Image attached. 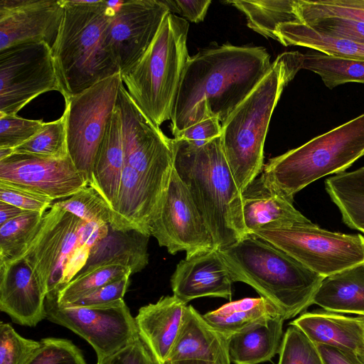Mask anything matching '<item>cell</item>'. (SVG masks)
Listing matches in <instances>:
<instances>
[{"instance_id": "cell-1", "label": "cell", "mask_w": 364, "mask_h": 364, "mask_svg": "<svg viewBox=\"0 0 364 364\" xmlns=\"http://www.w3.org/2000/svg\"><path fill=\"white\" fill-rule=\"evenodd\" d=\"M271 65L269 54L259 46L224 44L190 57L172 110L173 136L210 117L222 125Z\"/></svg>"}, {"instance_id": "cell-2", "label": "cell", "mask_w": 364, "mask_h": 364, "mask_svg": "<svg viewBox=\"0 0 364 364\" xmlns=\"http://www.w3.org/2000/svg\"><path fill=\"white\" fill-rule=\"evenodd\" d=\"M64 13L51 48L65 100L120 73L110 39L116 11L105 0H63Z\"/></svg>"}, {"instance_id": "cell-3", "label": "cell", "mask_w": 364, "mask_h": 364, "mask_svg": "<svg viewBox=\"0 0 364 364\" xmlns=\"http://www.w3.org/2000/svg\"><path fill=\"white\" fill-rule=\"evenodd\" d=\"M174 168L188 188L213 240L222 250L248 236L242 192L225 158L221 136L205 144L173 139Z\"/></svg>"}, {"instance_id": "cell-4", "label": "cell", "mask_w": 364, "mask_h": 364, "mask_svg": "<svg viewBox=\"0 0 364 364\" xmlns=\"http://www.w3.org/2000/svg\"><path fill=\"white\" fill-rule=\"evenodd\" d=\"M304 54H279L255 88L222 124L228 164L242 192L262 172L264 141L273 111L285 86L302 69Z\"/></svg>"}, {"instance_id": "cell-5", "label": "cell", "mask_w": 364, "mask_h": 364, "mask_svg": "<svg viewBox=\"0 0 364 364\" xmlns=\"http://www.w3.org/2000/svg\"><path fill=\"white\" fill-rule=\"evenodd\" d=\"M233 282L251 286L282 314L295 317L312 305L322 277L260 238L248 235L218 250Z\"/></svg>"}, {"instance_id": "cell-6", "label": "cell", "mask_w": 364, "mask_h": 364, "mask_svg": "<svg viewBox=\"0 0 364 364\" xmlns=\"http://www.w3.org/2000/svg\"><path fill=\"white\" fill-rule=\"evenodd\" d=\"M189 23L169 12L141 58L121 72L122 82L141 110L157 127L171 119L181 79L190 58Z\"/></svg>"}, {"instance_id": "cell-7", "label": "cell", "mask_w": 364, "mask_h": 364, "mask_svg": "<svg viewBox=\"0 0 364 364\" xmlns=\"http://www.w3.org/2000/svg\"><path fill=\"white\" fill-rule=\"evenodd\" d=\"M364 156V113L314 137L304 144L270 159L260 176L291 202L311 183L343 172Z\"/></svg>"}, {"instance_id": "cell-8", "label": "cell", "mask_w": 364, "mask_h": 364, "mask_svg": "<svg viewBox=\"0 0 364 364\" xmlns=\"http://www.w3.org/2000/svg\"><path fill=\"white\" fill-rule=\"evenodd\" d=\"M322 276L364 262V236L331 232L312 223L260 230L252 235Z\"/></svg>"}, {"instance_id": "cell-9", "label": "cell", "mask_w": 364, "mask_h": 364, "mask_svg": "<svg viewBox=\"0 0 364 364\" xmlns=\"http://www.w3.org/2000/svg\"><path fill=\"white\" fill-rule=\"evenodd\" d=\"M122 83L118 73L65 100L63 115L68 155L88 185L97 151L116 107Z\"/></svg>"}, {"instance_id": "cell-10", "label": "cell", "mask_w": 364, "mask_h": 364, "mask_svg": "<svg viewBox=\"0 0 364 364\" xmlns=\"http://www.w3.org/2000/svg\"><path fill=\"white\" fill-rule=\"evenodd\" d=\"M46 318L88 342L100 362L139 336L134 317L124 300L100 306H61L55 292L45 301Z\"/></svg>"}, {"instance_id": "cell-11", "label": "cell", "mask_w": 364, "mask_h": 364, "mask_svg": "<svg viewBox=\"0 0 364 364\" xmlns=\"http://www.w3.org/2000/svg\"><path fill=\"white\" fill-rule=\"evenodd\" d=\"M60 92L51 47L43 42L0 51V115H16L34 98Z\"/></svg>"}, {"instance_id": "cell-12", "label": "cell", "mask_w": 364, "mask_h": 364, "mask_svg": "<svg viewBox=\"0 0 364 364\" xmlns=\"http://www.w3.org/2000/svg\"><path fill=\"white\" fill-rule=\"evenodd\" d=\"M117 106L119 109L126 164L141 176L168 186L174 168L173 139L141 110L122 84Z\"/></svg>"}, {"instance_id": "cell-13", "label": "cell", "mask_w": 364, "mask_h": 364, "mask_svg": "<svg viewBox=\"0 0 364 364\" xmlns=\"http://www.w3.org/2000/svg\"><path fill=\"white\" fill-rule=\"evenodd\" d=\"M150 234L171 255L185 251L186 257H191L214 248L211 234L175 168Z\"/></svg>"}, {"instance_id": "cell-14", "label": "cell", "mask_w": 364, "mask_h": 364, "mask_svg": "<svg viewBox=\"0 0 364 364\" xmlns=\"http://www.w3.org/2000/svg\"><path fill=\"white\" fill-rule=\"evenodd\" d=\"M0 181L26 187L53 200L67 198L88 185L69 156L43 158L12 154L0 160Z\"/></svg>"}, {"instance_id": "cell-15", "label": "cell", "mask_w": 364, "mask_h": 364, "mask_svg": "<svg viewBox=\"0 0 364 364\" xmlns=\"http://www.w3.org/2000/svg\"><path fill=\"white\" fill-rule=\"evenodd\" d=\"M169 12L165 1L128 0L112 17L111 45L120 73L145 53Z\"/></svg>"}, {"instance_id": "cell-16", "label": "cell", "mask_w": 364, "mask_h": 364, "mask_svg": "<svg viewBox=\"0 0 364 364\" xmlns=\"http://www.w3.org/2000/svg\"><path fill=\"white\" fill-rule=\"evenodd\" d=\"M63 13V0H0V51L26 43L52 48Z\"/></svg>"}, {"instance_id": "cell-17", "label": "cell", "mask_w": 364, "mask_h": 364, "mask_svg": "<svg viewBox=\"0 0 364 364\" xmlns=\"http://www.w3.org/2000/svg\"><path fill=\"white\" fill-rule=\"evenodd\" d=\"M46 295L25 258L0 262V310L14 322L33 327L46 318Z\"/></svg>"}, {"instance_id": "cell-18", "label": "cell", "mask_w": 364, "mask_h": 364, "mask_svg": "<svg viewBox=\"0 0 364 364\" xmlns=\"http://www.w3.org/2000/svg\"><path fill=\"white\" fill-rule=\"evenodd\" d=\"M232 283L227 265L214 248L181 260L171 277L173 295L186 304L205 296L229 299Z\"/></svg>"}, {"instance_id": "cell-19", "label": "cell", "mask_w": 364, "mask_h": 364, "mask_svg": "<svg viewBox=\"0 0 364 364\" xmlns=\"http://www.w3.org/2000/svg\"><path fill=\"white\" fill-rule=\"evenodd\" d=\"M188 305L176 296H164L141 306L134 317L139 338L156 364H167Z\"/></svg>"}, {"instance_id": "cell-20", "label": "cell", "mask_w": 364, "mask_h": 364, "mask_svg": "<svg viewBox=\"0 0 364 364\" xmlns=\"http://www.w3.org/2000/svg\"><path fill=\"white\" fill-rule=\"evenodd\" d=\"M80 220L53 204L43 215L37 233L21 257L29 263L47 294L66 240Z\"/></svg>"}, {"instance_id": "cell-21", "label": "cell", "mask_w": 364, "mask_h": 364, "mask_svg": "<svg viewBox=\"0 0 364 364\" xmlns=\"http://www.w3.org/2000/svg\"><path fill=\"white\" fill-rule=\"evenodd\" d=\"M290 324L302 330L316 344L336 347L364 364V316L316 310L302 314Z\"/></svg>"}, {"instance_id": "cell-22", "label": "cell", "mask_w": 364, "mask_h": 364, "mask_svg": "<svg viewBox=\"0 0 364 364\" xmlns=\"http://www.w3.org/2000/svg\"><path fill=\"white\" fill-rule=\"evenodd\" d=\"M242 215L247 235L269 228L311 223L293 203L258 176L242 192Z\"/></svg>"}, {"instance_id": "cell-23", "label": "cell", "mask_w": 364, "mask_h": 364, "mask_svg": "<svg viewBox=\"0 0 364 364\" xmlns=\"http://www.w3.org/2000/svg\"><path fill=\"white\" fill-rule=\"evenodd\" d=\"M228 341L229 338L214 329L203 315L188 305L168 363L199 360L230 364Z\"/></svg>"}, {"instance_id": "cell-24", "label": "cell", "mask_w": 364, "mask_h": 364, "mask_svg": "<svg viewBox=\"0 0 364 364\" xmlns=\"http://www.w3.org/2000/svg\"><path fill=\"white\" fill-rule=\"evenodd\" d=\"M149 237L136 230L118 231L109 226L108 234L91 248L85 265L77 274L110 265L128 267L132 274L141 271L149 263Z\"/></svg>"}, {"instance_id": "cell-25", "label": "cell", "mask_w": 364, "mask_h": 364, "mask_svg": "<svg viewBox=\"0 0 364 364\" xmlns=\"http://www.w3.org/2000/svg\"><path fill=\"white\" fill-rule=\"evenodd\" d=\"M125 165L121 118L116 105L97 151L89 184L97 190L112 208L117 201Z\"/></svg>"}, {"instance_id": "cell-26", "label": "cell", "mask_w": 364, "mask_h": 364, "mask_svg": "<svg viewBox=\"0 0 364 364\" xmlns=\"http://www.w3.org/2000/svg\"><path fill=\"white\" fill-rule=\"evenodd\" d=\"M312 304L329 312L364 316V262L325 277Z\"/></svg>"}, {"instance_id": "cell-27", "label": "cell", "mask_w": 364, "mask_h": 364, "mask_svg": "<svg viewBox=\"0 0 364 364\" xmlns=\"http://www.w3.org/2000/svg\"><path fill=\"white\" fill-rule=\"evenodd\" d=\"M284 318L278 316L231 336L228 341L230 363L259 364L279 353L283 339Z\"/></svg>"}, {"instance_id": "cell-28", "label": "cell", "mask_w": 364, "mask_h": 364, "mask_svg": "<svg viewBox=\"0 0 364 364\" xmlns=\"http://www.w3.org/2000/svg\"><path fill=\"white\" fill-rule=\"evenodd\" d=\"M203 316L214 329L230 339L233 335L282 314L267 299L259 296L230 301Z\"/></svg>"}, {"instance_id": "cell-29", "label": "cell", "mask_w": 364, "mask_h": 364, "mask_svg": "<svg viewBox=\"0 0 364 364\" xmlns=\"http://www.w3.org/2000/svg\"><path fill=\"white\" fill-rule=\"evenodd\" d=\"M275 33L284 46H299L330 56L364 60V44L321 33L306 23L281 24Z\"/></svg>"}, {"instance_id": "cell-30", "label": "cell", "mask_w": 364, "mask_h": 364, "mask_svg": "<svg viewBox=\"0 0 364 364\" xmlns=\"http://www.w3.org/2000/svg\"><path fill=\"white\" fill-rule=\"evenodd\" d=\"M325 188L339 209L343 223L364 234V166L327 178Z\"/></svg>"}, {"instance_id": "cell-31", "label": "cell", "mask_w": 364, "mask_h": 364, "mask_svg": "<svg viewBox=\"0 0 364 364\" xmlns=\"http://www.w3.org/2000/svg\"><path fill=\"white\" fill-rule=\"evenodd\" d=\"M226 3L245 15L250 28L276 41L275 32L279 25L300 22L296 10V0H230Z\"/></svg>"}, {"instance_id": "cell-32", "label": "cell", "mask_w": 364, "mask_h": 364, "mask_svg": "<svg viewBox=\"0 0 364 364\" xmlns=\"http://www.w3.org/2000/svg\"><path fill=\"white\" fill-rule=\"evenodd\" d=\"M302 69L318 74L329 89L346 82L364 83V60L338 58L323 53L304 54Z\"/></svg>"}, {"instance_id": "cell-33", "label": "cell", "mask_w": 364, "mask_h": 364, "mask_svg": "<svg viewBox=\"0 0 364 364\" xmlns=\"http://www.w3.org/2000/svg\"><path fill=\"white\" fill-rule=\"evenodd\" d=\"M44 215L26 212L0 225V262L22 256L37 233Z\"/></svg>"}, {"instance_id": "cell-34", "label": "cell", "mask_w": 364, "mask_h": 364, "mask_svg": "<svg viewBox=\"0 0 364 364\" xmlns=\"http://www.w3.org/2000/svg\"><path fill=\"white\" fill-rule=\"evenodd\" d=\"M132 274L129 268L120 265L98 267L76 275L69 283L53 291L56 294L60 306L70 304L80 298L126 275Z\"/></svg>"}, {"instance_id": "cell-35", "label": "cell", "mask_w": 364, "mask_h": 364, "mask_svg": "<svg viewBox=\"0 0 364 364\" xmlns=\"http://www.w3.org/2000/svg\"><path fill=\"white\" fill-rule=\"evenodd\" d=\"M12 154L43 158L68 156L63 114L56 120L44 122L43 127L33 136L12 149Z\"/></svg>"}, {"instance_id": "cell-36", "label": "cell", "mask_w": 364, "mask_h": 364, "mask_svg": "<svg viewBox=\"0 0 364 364\" xmlns=\"http://www.w3.org/2000/svg\"><path fill=\"white\" fill-rule=\"evenodd\" d=\"M53 204L86 223H103L109 226L113 223L114 213L112 207L90 185Z\"/></svg>"}, {"instance_id": "cell-37", "label": "cell", "mask_w": 364, "mask_h": 364, "mask_svg": "<svg viewBox=\"0 0 364 364\" xmlns=\"http://www.w3.org/2000/svg\"><path fill=\"white\" fill-rule=\"evenodd\" d=\"M301 23L338 17L364 23V0H296Z\"/></svg>"}, {"instance_id": "cell-38", "label": "cell", "mask_w": 364, "mask_h": 364, "mask_svg": "<svg viewBox=\"0 0 364 364\" xmlns=\"http://www.w3.org/2000/svg\"><path fill=\"white\" fill-rule=\"evenodd\" d=\"M279 355L277 364H323L316 344L292 324L284 334Z\"/></svg>"}, {"instance_id": "cell-39", "label": "cell", "mask_w": 364, "mask_h": 364, "mask_svg": "<svg viewBox=\"0 0 364 364\" xmlns=\"http://www.w3.org/2000/svg\"><path fill=\"white\" fill-rule=\"evenodd\" d=\"M25 364H87L82 351L70 340L45 338Z\"/></svg>"}, {"instance_id": "cell-40", "label": "cell", "mask_w": 364, "mask_h": 364, "mask_svg": "<svg viewBox=\"0 0 364 364\" xmlns=\"http://www.w3.org/2000/svg\"><path fill=\"white\" fill-rule=\"evenodd\" d=\"M40 341L26 338L9 323H0V364H25Z\"/></svg>"}, {"instance_id": "cell-41", "label": "cell", "mask_w": 364, "mask_h": 364, "mask_svg": "<svg viewBox=\"0 0 364 364\" xmlns=\"http://www.w3.org/2000/svg\"><path fill=\"white\" fill-rule=\"evenodd\" d=\"M41 119L0 115V149H14L33 136L43 126Z\"/></svg>"}, {"instance_id": "cell-42", "label": "cell", "mask_w": 364, "mask_h": 364, "mask_svg": "<svg viewBox=\"0 0 364 364\" xmlns=\"http://www.w3.org/2000/svg\"><path fill=\"white\" fill-rule=\"evenodd\" d=\"M0 200L26 211L45 214L54 200L26 187L0 181Z\"/></svg>"}, {"instance_id": "cell-43", "label": "cell", "mask_w": 364, "mask_h": 364, "mask_svg": "<svg viewBox=\"0 0 364 364\" xmlns=\"http://www.w3.org/2000/svg\"><path fill=\"white\" fill-rule=\"evenodd\" d=\"M306 24L321 33L364 44L363 22L331 17L316 19Z\"/></svg>"}, {"instance_id": "cell-44", "label": "cell", "mask_w": 364, "mask_h": 364, "mask_svg": "<svg viewBox=\"0 0 364 364\" xmlns=\"http://www.w3.org/2000/svg\"><path fill=\"white\" fill-rule=\"evenodd\" d=\"M131 274L104 285L64 306H100L123 300L130 284Z\"/></svg>"}, {"instance_id": "cell-45", "label": "cell", "mask_w": 364, "mask_h": 364, "mask_svg": "<svg viewBox=\"0 0 364 364\" xmlns=\"http://www.w3.org/2000/svg\"><path fill=\"white\" fill-rule=\"evenodd\" d=\"M221 134L222 125L219 119L215 117H210L182 130L174 136V139L203 145Z\"/></svg>"}, {"instance_id": "cell-46", "label": "cell", "mask_w": 364, "mask_h": 364, "mask_svg": "<svg viewBox=\"0 0 364 364\" xmlns=\"http://www.w3.org/2000/svg\"><path fill=\"white\" fill-rule=\"evenodd\" d=\"M97 364H156L139 337Z\"/></svg>"}, {"instance_id": "cell-47", "label": "cell", "mask_w": 364, "mask_h": 364, "mask_svg": "<svg viewBox=\"0 0 364 364\" xmlns=\"http://www.w3.org/2000/svg\"><path fill=\"white\" fill-rule=\"evenodd\" d=\"M165 2L171 13L177 12L191 22L199 23L203 21L211 1L166 0Z\"/></svg>"}, {"instance_id": "cell-48", "label": "cell", "mask_w": 364, "mask_h": 364, "mask_svg": "<svg viewBox=\"0 0 364 364\" xmlns=\"http://www.w3.org/2000/svg\"><path fill=\"white\" fill-rule=\"evenodd\" d=\"M323 364H359L340 349L326 344H316Z\"/></svg>"}, {"instance_id": "cell-49", "label": "cell", "mask_w": 364, "mask_h": 364, "mask_svg": "<svg viewBox=\"0 0 364 364\" xmlns=\"http://www.w3.org/2000/svg\"><path fill=\"white\" fill-rule=\"evenodd\" d=\"M26 212L30 211L0 200V225Z\"/></svg>"}, {"instance_id": "cell-50", "label": "cell", "mask_w": 364, "mask_h": 364, "mask_svg": "<svg viewBox=\"0 0 364 364\" xmlns=\"http://www.w3.org/2000/svg\"><path fill=\"white\" fill-rule=\"evenodd\" d=\"M167 364H217L212 362L199 360H181L168 362Z\"/></svg>"}]
</instances>
